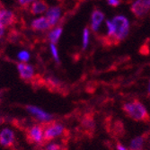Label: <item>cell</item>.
<instances>
[{
    "instance_id": "obj_1",
    "label": "cell",
    "mask_w": 150,
    "mask_h": 150,
    "mask_svg": "<svg viewBox=\"0 0 150 150\" xmlns=\"http://www.w3.org/2000/svg\"><path fill=\"white\" fill-rule=\"evenodd\" d=\"M122 110L129 118L134 120L144 122H148L150 120V117L146 108L139 100L125 103L122 106Z\"/></svg>"
},
{
    "instance_id": "obj_2",
    "label": "cell",
    "mask_w": 150,
    "mask_h": 150,
    "mask_svg": "<svg viewBox=\"0 0 150 150\" xmlns=\"http://www.w3.org/2000/svg\"><path fill=\"white\" fill-rule=\"evenodd\" d=\"M112 22L114 25L113 42L119 43L128 36L129 32V20L123 16H115Z\"/></svg>"
},
{
    "instance_id": "obj_3",
    "label": "cell",
    "mask_w": 150,
    "mask_h": 150,
    "mask_svg": "<svg viewBox=\"0 0 150 150\" xmlns=\"http://www.w3.org/2000/svg\"><path fill=\"white\" fill-rule=\"evenodd\" d=\"M65 132V127L59 122H49V124L43 129L44 141L49 142L55 139Z\"/></svg>"
},
{
    "instance_id": "obj_4",
    "label": "cell",
    "mask_w": 150,
    "mask_h": 150,
    "mask_svg": "<svg viewBox=\"0 0 150 150\" xmlns=\"http://www.w3.org/2000/svg\"><path fill=\"white\" fill-rule=\"evenodd\" d=\"M26 110L29 113H31L33 117H35L38 120L45 122V123H49L52 120V115L45 112L40 107L34 106V105H28L26 107Z\"/></svg>"
},
{
    "instance_id": "obj_5",
    "label": "cell",
    "mask_w": 150,
    "mask_h": 150,
    "mask_svg": "<svg viewBox=\"0 0 150 150\" xmlns=\"http://www.w3.org/2000/svg\"><path fill=\"white\" fill-rule=\"evenodd\" d=\"M16 134L13 129L4 128L0 131V145L6 148H9L15 145Z\"/></svg>"
},
{
    "instance_id": "obj_6",
    "label": "cell",
    "mask_w": 150,
    "mask_h": 150,
    "mask_svg": "<svg viewBox=\"0 0 150 150\" xmlns=\"http://www.w3.org/2000/svg\"><path fill=\"white\" fill-rule=\"evenodd\" d=\"M28 139L32 143L35 144H42L44 142V136H43V127L40 125H33L28 129L27 134Z\"/></svg>"
},
{
    "instance_id": "obj_7",
    "label": "cell",
    "mask_w": 150,
    "mask_h": 150,
    "mask_svg": "<svg viewBox=\"0 0 150 150\" xmlns=\"http://www.w3.org/2000/svg\"><path fill=\"white\" fill-rule=\"evenodd\" d=\"M16 21L17 18L15 13L5 8H0V23L4 26H12Z\"/></svg>"
},
{
    "instance_id": "obj_8",
    "label": "cell",
    "mask_w": 150,
    "mask_h": 150,
    "mask_svg": "<svg viewBox=\"0 0 150 150\" xmlns=\"http://www.w3.org/2000/svg\"><path fill=\"white\" fill-rule=\"evenodd\" d=\"M150 7L146 5L144 0H136L131 6V12L139 18L144 17L148 13Z\"/></svg>"
},
{
    "instance_id": "obj_9",
    "label": "cell",
    "mask_w": 150,
    "mask_h": 150,
    "mask_svg": "<svg viewBox=\"0 0 150 150\" xmlns=\"http://www.w3.org/2000/svg\"><path fill=\"white\" fill-rule=\"evenodd\" d=\"M17 69L21 78L23 80H30L34 76V69L31 65L26 64L24 62L17 64Z\"/></svg>"
},
{
    "instance_id": "obj_10",
    "label": "cell",
    "mask_w": 150,
    "mask_h": 150,
    "mask_svg": "<svg viewBox=\"0 0 150 150\" xmlns=\"http://www.w3.org/2000/svg\"><path fill=\"white\" fill-rule=\"evenodd\" d=\"M49 9V5L45 0H35L30 7V13L32 15H40Z\"/></svg>"
},
{
    "instance_id": "obj_11",
    "label": "cell",
    "mask_w": 150,
    "mask_h": 150,
    "mask_svg": "<svg viewBox=\"0 0 150 150\" xmlns=\"http://www.w3.org/2000/svg\"><path fill=\"white\" fill-rule=\"evenodd\" d=\"M103 19H104V13L102 11H100L99 9H95L93 11L92 18H91V20H92L91 27H92L93 32L96 33L99 30L100 24L102 23Z\"/></svg>"
},
{
    "instance_id": "obj_12",
    "label": "cell",
    "mask_w": 150,
    "mask_h": 150,
    "mask_svg": "<svg viewBox=\"0 0 150 150\" xmlns=\"http://www.w3.org/2000/svg\"><path fill=\"white\" fill-rule=\"evenodd\" d=\"M31 27L34 31H46L51 26L46 17H39L32 22Z\"/></svg>"
},
{
    "instance_id": "obj_13",
    "label": "cell",
    "mask_w": 150,
    "mask_h": 150,
    "mask_svg": "<svg viewBox=\"0 0 150 150\" xmlns=\"http://www.w3.org/2000/svg\"><path fill=\"white\" fill-rule=\"evenodd\" d=\"M59 17H60V8L59 7L54 6V7H51V8L48 9L46 18L49 21L51 27L54 26L59 22Z\"/></svg>"
},
{
    "instance_id": "obj_14",
    "label": "cell",
    "mask_w": 150,
    "mask_h": 150,
    "mask_svg": "<svg viewBox=\"0 0 150 150\" xmlns=\"http://www.w3.org/2000/svg\"><path fill=\"white\" fill-rule=\"evenodd\" d=\"M144 145V138L143 136H139V137L134 138L129 144L130 150H142Z\"/></svg>"
},
{
    "instance_id": "obj_15",
    "label": "cell",
    "mask_w": 150,
    "mask_h": 150,
    "mask_svg": "<svg viewBox=\"0 0 150 150\" xmlns=\"http://www.w3.org/2000/svg\"><path fill=\"white\" fill-rule=\"evenodd\" d=\"M62 33V28L61 27H59V28H56V29H54L53 31H51L49 34V39L50 40V42L52 44H55L58 42V40L60 37Z\"/></svg>"
},
{
    "instance_id": "obj_16",
    "label": "cell",
    "mask_w": 150,
    "mask_h": 150,
    "mask_svg": "<svg viewBox=\"0 0 150 150\" xmlns=\"http://www.w3.org/2000/svg\"><path fill=\"white\" fill-rule=\"evenodd\" d=\"M94 120L92 117L86 116L82 120V125L84 126L85 129H89V130H93L94 129Z\"/></svg>"
},
{
    "instance_id": "obj_17",
    "label": "cell",
    "mask_w": 150,
    "mask_h": 150,
    "mask_svg": "<svg viewBox=\"0 0 150 150\" xmlns=\"http://www.w3.org/2000/svg\"><path fill=\"white\" fill-rule=\"evenodd\" d=\"M106 25H107V28H108V32H107L108 38L113 37V34H114V25H113L112 22L111 20H107L106 21Z\"/></svg>"
},
{
    "instance_id": "obj_18",
    "label": "cell",
    "mask_w": 150,
    "mask_h": 150,
    "mask_svg": "<svg viewBox=\"0 0 150 150\" xmlns=\"http://www.w3.org/2000/svg\"><path fill=\"white\" fill-rule=\"evenodd\" d=\"M17 58L22 62H26V61H28L30 59V54H29V52H27L25 50H23V51H21V52L18 53Z\"/></svg>"
},
{
    "instance_id": "obj_19",
    "label": "cell",
    "mask_w": 150,
    "mask_h": 150,
    "mask_svg": "<svg viewBox=\"0 0 150 150\" xmlns=\"http://www.w3.org/2000/svg\"><path fill=\"white\" fill-rule=\"evenodd\" d=\"M89 42V30L88 28H85L83 33V49L86 50Z\"/></svg>"
},
{
    "instance_id": "obj_20",
    "label": "cell",
    "mask_w": 150,
    "mask_h": 150,
    "mask_svg": "<svg viewBox=\"0 0 150 150\" xmlns=\"http://www.w3.org/2000/svg\"><path fill=\"white\" fill-rule=\"evenodd\" d=\"M45 150H61V146L59 143L52 142L46 146Z\"/></svg>"
},
{
    "instance_id": "obj_21",
    "label": "cell",
    "mask_w": 150,
    "mask_h": 150,
    "mask_svg": "<svg viewBox=\"0 0 150 150\" xmlns=\"http://www.w3.org/2000/svg\"><path fill=\"white\" fill-rule=\"evenodd\" d=\"M50 50H51V53H52V56L53 58L55 59V60L59 63V53H58V50L55 46V44H52L50 45Z\"/></svg>"
},
{
    "instance_id": "obj_22",
    "label": "cell",
    "mask_w": 150,
    "mask_h": 150,
    "mask_svg": "<svg viewBox=\"0 0 150 150\" xmlns=\"http://www.w3.org/2000/svg\"><path fill=\"white\" fill-rule=\"evenodd\" d=\"M107 3L111 6H118L120 4V0H107Z\"/></svg>"
},
{
    "instance_id": "obj_23",
    "label": "cell",
    "mask_w": 150,
    "mask_h": 150,
    "mask_svg": "<svg viewBox=\"0 0 150 150\" xmlns=\"http://www.w3.org/2000/svg\"><path fill=\"white\" fill-rule=\"evenodd\" d=\"M33 0H18L19 4H20L22 6H23V7L28 6V5H29L31 2H33Z\"/></svg>"
},
{
    "instance_id": "obj_24",
    "label": "cell",
    "mask_w": 150,
    "mask_h": 150,
    "mask_svg": "<svg viewBox=\"0 0 150 150\" xmlns=\"http://www.w3.org/2000/svg\"><path fill=\"white\" fill-rule=\"evenodd\" d=\"M4 33H5V28H4V25H3L1 23H0V39H1V38L3 37Z\"/></svg>"
},
{
    "instance_id": "obj_25",
    "label": "cell",
    "mask_w": 150,
    "mask_h": 150,
    "mask_svg": "<svg viewBox=\"0 0 150 150\" xmlns=\"http://www.w3.org/2000/svg\"><path fill=\"white\" fill-rule=\"evenodd\" d=\"M116 147H117V150H128L123 145L120 144V143H118L117 146H116Z\"/></svg>"
},
{
    "instance_id": "obj_26",
    "label": "cell",
    "mask_w": 150,
    "mask_h": 150,
    "mask_svg": "<svg viewBox=\"0 0 150 150\" xmlns=\"http://www.w3.org/2000/svg\"><path fill=\"white\" fill-rule=\"evenodd\" d=\"M144 2L146 3V6H148L150 7V0H144Z\"/></svg>"
},
{
    "instance_id": "obj_27",
    "label": "cell",
    "mask_w": 150,
    "mask_h": 150,
    "mask_svg": "<svg viewBox=\"0 0 150 150\" xmlns=\"http://www.w3.org/2000/svg\"><path fill=\"white\" fill-rule=\"evenodd\" d=\"M147 93H148V95L150 96V81H149V83H148V86H147Z\"/></svg>"
},
{
    "instance_id": "obj_28",
    "label": "cell",
    "mask_w": 150,
    "mask_h": 150,
    "mask_svg": "<svg viewBox=\"0 0 150 150\" xmlns=\"http://www.w3.org/2000/svg\"><path fill=\"white\" fill-rule=\"evenodd\" d=\"M2 121H3V120H2V118H1V117H0V125L2 124Z\"/></svg>"
},
{
    "instance_id": "obj_29",
    "label": "cell",
    "mask_w": 150,
    "mask_h": 150,
    "mask_svg": "<svg viewBox=\"0 0 150 150\" xmlns=\"http://www.w3.org/2000/svg\"><path fill=\"white\" fill-rule=\"evenodd\" d=\"M0 8H2V3H1V1H0Z\"/></svg>"
},
{
    "instance_id": "obj_30",
    "label": "cell",
    "mask_w": 150,
    "mask_h": 150,
    "mask_svg": "<svg viewBox=\"0 0 150 150\" xmlns=\"http://www.w3.org/2000/svg\"><path fill=\"white\" fill-rule=\"evenodd\" d=\"M59 1H63V0H59Z\"/></svg>"
}]
</instances>
